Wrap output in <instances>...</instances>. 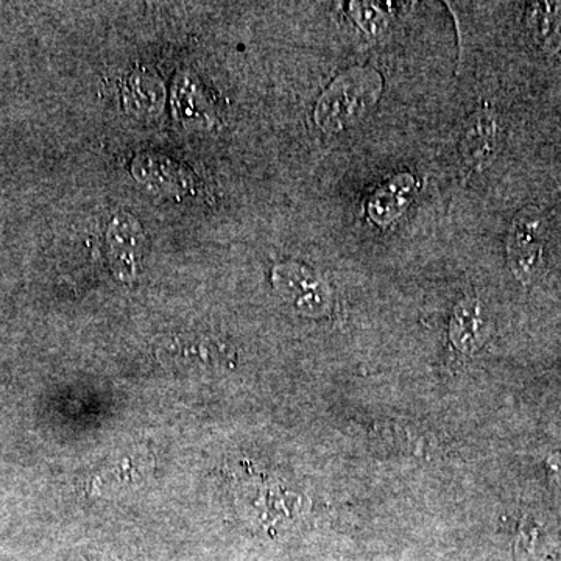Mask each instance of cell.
Returning a JSON list of instances; mask_svg holds the SVG:
<instances>
[{"instance_id":"4fadbf2b","label":"cell","mask_w":561,"mask_h":561,"mask_svg":"<svg viewBox=\"0 0 561 561\" xmlns=\"http://www.w3.org/2000/svg\"><path fill=\"white\" fill-rule=\"evenodd\" d=\"M351 14L357 24L370 35H381L389 25V18L376 3L353 2L351 3Z\"/></svg>"},{"instance_id":"6da1fadb","label":"cell","mask_w":561,"mask_h":561,"mask_svg":"<svg viewBox=\"0 0 561 561\" xmlns=\"http://www.w3.org/2000/svg\"><path fill=\"white\" fill-rule=\"evenodd\" d=\"M382 77L371 68H353L321 94L313 119L324 131H343L370 114L381 98Z\"/></svg>"},{"instance_id":"52a82bcc","label":"cell","mask_w":561,"mask_h":561,"mask_svg":"<svg viewBox=\"0 0 561 561\" xmlns=\"http://www.w3.org/2000/svg\"><path fill=\"white\" fill-rule=\"evenodd\" d=\"M500 139V121L493 110L483 108L472 117L467 135H465L461 153L468 164L474 169H483L494 160Z\"/></svg>"},{"instance_id":"5b68a950","label":"cell","mask_w":561,"mask_h":561,"mask_svg":"<svg viewBox=\"0 0 561 561\" xmlns=\"http://www.w3.org/2000/svg\"><path fill=\"white\" fill-rule=\"evenodd\" d=\"M172 113L187 128H210L216 122V108L202 80L183 72L172 88Z\"/></svg>"},{"instance_id":"7a4b0ae2","label":"cell","mask_w":561,"mask_h":561,"mask_svg":"<svg viewBox=\"0 0 561 561\" xmlns=\"http://www.w3.org/2000/svg\"><path fill=\"white\" fill-rule=\"evenodd\" d=\"M545 241L546 220L540 210L523 209L513 220L507 242L508 265L523 284L540 273Z\"/></svg>"},{"instance_id":"3957f363","label":"cell","mask_w":561,"mask_h":561,"mask_svg":"<svg viewBox=\"0 0 561 561\" xmlns=\"http://www.w3.org/2000/svg\"><path fill=\"white\" fill-rule=\"evenodd\" d=\"M106 245L113 275L124 283L138 278L147 251V234L140 221L125 210L116 214L106 230Z\"/></svg>"},{"instance_id":"30bf717a","label":"cell","mask_w":561,"mask_h":561,"mask_svg":"<svg viewBox=\"0 0 561 561\" xmlns=\"http://www.w3.org/2000/svg\"><path fill=\"white\" fill-rule=\"evenodd\" d=\"M481 316V305L474 298L460 301L454 309L451 324H449V339L461 354H472L481 348L485 341Z\"/></svg>"},{"instance_id":"ba28073f","label":"cell","mask_w":561,"mask_h":561,"mask_svg":"<svg viewBox=\"0 0 561 561\" xmlns=\"http://www.w3.org/2000/svg\"><path fill=\"white\" fill-rule=\"evenodd\" d=\"M122 101L133 116L154 117L164 105V87L153 73L140 70L128 79Z\"/></svg>"},{"instance_id":"9c48e42d","label":"cell","mask_w":561,"mask_h":561,"mask_svg":"<svg viewBox=\"0 0 561 561\" xmlns=\"http://www.w3.org/2000/svg\"><path fill=\"white\" fill-rule=\"evenodd\" d=\"M413 187H415V179L409 173L394 176L389 183L379 187L368 202V214L371 220L382 227L391 224L411 202Z\"/></svg>"},{"instance_id":"7c38bea8","label":"cell","mask_w":561,"mask_h":561,"mask_svg":"<svg viewBox=\"0 0 561 561\" xmlns=\"http://www.w3.org/2000/svg\"><path fill=\"white\" fill-rule=\"evenodd\" d=\"M160 356L169 360L190 362V364L210 365L224 359V346L210 339L175 337L162 345Z\"/></svg>"},{"instance_id":"5bb4252c","label":"cell","mask_w":561,"mask_h":561,"mask_svg":"<svg viewBox=\"0 0 561 561\" xmlns=\"http://www.w3.org/2000/svg\"><path fill=\"white\" fill-rule=\"evenodd\" d=\"M551 465H553V467H557L553 468V471L559 472L561 478V456L553 457V459L551 460Z\"/></svg>"},{"instance_id":"8fae6325","label":"cell","mask_w":561,"mask_h":561,"mask_svg":"<svg viewBox=\"0 0 561 561\" xmlns=\"http://www.w3.org/2000/svg\"><path fill=\"white\" fill-rule=\"evenodd\" d=\"M531 38L546 54H556L561 49V3H530L526 16Z\"/></svg>"},{"instance_id":"8992f818","label":"cell","mask_w":561,"mask_h":561,"mask_svg":"<svg viewBox=\"0 0 561 561\" xmlns=\"http://www.w3.org/2000/svg\"><path fill=\"white\" fill-rule=\"evenodd\" d=\"M133 175L147 190L162 195H183L191 191L190 172L165 154L144 153L133 161Z\"/></svg>"},{"instance_id":"277c9868","label":"cell","mask_w":561,"mask_h":561,"mask_svg":"<svg viewBox=\"0 0 561 561\" xmlns=\"http://www.w3.org/2000/svg\"><path fill=\"white\" fill-rule=\"evenodd\" d=\"M273 284L284 297L294 301L301 312H323L327 308L328 295L323 283L305 265L294 262L278 265L273 271Z\"/></svg>"}]
</instances>
